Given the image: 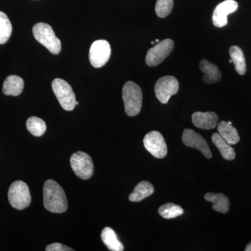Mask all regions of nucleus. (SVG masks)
<instances>
[{
  "mask_svg": "<svg viewBox=\"0 0 251 251\" xmlns=\"http://www.w3.org/2000/svg\"><path fill=\"white\" fill-rule=\"evenodd\" d=\"M44 205L48 211L56 214H61L67 210L68 202L65 192L60 185L54 180H47L44 184Z\"/></svg>",
  "mask_w": 251,
  "mask_h": 251,
  "instance_id": "f257e3e1",
  "label": "nucleus"
},
{
  "mask_svg": "<svg viewBox=\"0 0 251 251\" xmlns=\"http://www.w3.org/2000/svg\"><path fill=\"white\" fill-rule=\"evenodd\" d=\"M122 98L125 103L126 114L129 117L136 116L141 110L143 92L140 86L132 81L124 85Z\"/></svg>",
  "mask_w": 251,
  "mask_h": 251,
  "instance_id": "f03ea898",
  "label": "nucleus"
},
{
  "mask_svg": "<svg viewBox=\"0 0 251 251\" xmlns=\"http://www.w3.org/2000/svg\"><path fill=\"white\" fill-rule=\"evenodd\" d=\"M33 34L38 42L45 46L52 54H57L62 49V44L54 34L53 29L47 23H39L33 27Z\"/></svg>",
  "mask_w": 251,
  "mask_h": 251,
  "instance_id": "7ed1b4c3",
  "label": "nucleus"
},
{
  "mask_svg": "<svg viewBox=\"0 0 251 251\" xmlns=\"http://www.w3.org/2000/svg\"><path fill=\"white\" fill-rule=\"evenodd\" d=\"M8 198L11 205L18 210L27 208L31 201L29 187L22 181H14L10 186Z\"/></svg>",
  "mask_w": 251,
  "mask_h": 251,
  "instance_id": "20e7f679",
  "label": "nucleus"
},
{
  "mask_svg": "<svg viewBox=\"0 0 251 251\" xmlns=\"http://www.w3.org/2000/svg\"><path fill=\"white\" fill-rule=\"evenodd\" d=\"M52 90L59 104L67 111H72L75 107V95L72 87L61 78L54 79L52 82Z\"/></svg>",
  "mask_w": 251,
  "mask_h": 251,
  "instance_id": "39448f33",
  "label": "nucleus"
},
{
  "mask_svg": "<svg viewBox=\"0 0 251 251\" xmlns=\"http://www.w3.org/2000/svg\"><path fill=\"white\" fill-rule=\"evenodd\" d=\"M70 162L73 171L80 179H89L93 175V161L87 153L77 151L71 157Z\"/></svg>",
  "mask_w": 251,
  "mask_h": 251,
  "instance_id": "423d86ee",
  "label": "nucleus"
},
{
  "mask_svg": "<svg viewBox=\"0 0 251 251\" xmlns=\"http://www.w3.org/2000/svg\"><path fill=\"white\" fill-rule=\"evenodd\" d=\"M174 49V41L172 39H164L156 46L149 50L146 55L147 64L149 67H156L164 61Z\"/></svg>",
  "mask_w": 251,
  "mask_h": 251,
  "instance_id": "0eeeda50",
  "label": "nucleus"
},
{
  "mask_svg": "<svg viewBox=\"0 0 251 251\" xmlns=\"http://www.w3.org/2000/svg\"><path fill=\"white\" fill-rule=\"evenodd\" d=\"M179 87V82L176 77L171 75L162 77L155 85L156 98L162 103H168L172 96L177 93Z\"/></svg>",
  "mask_w": 251,
  "mask_h": 251,
  "instance_id": "6e6552de",
  "label": "nucleus"
},
{
  "mask_svg": "<svg viewBox=\"0 0 251 251\" xmlns=\"http://www.w3.org/2000/svg\"><path fill=\"white\" fill-rule=\"evenodd\" d=\"M110 54L111 48L108 41L97 40L91 46L89 58L92 67L100 68L108 62Z\"/></svg>",
  "mask_w": 251,
  "mask_h": 251,
  "instance_id": "1a4fd4ad",
  "label": "nucleus"
},
{
  "mask_svg": "<svg viewBox=\"0 0 251 251\" xmlns=\"http://www.w3.org/2000/svg\"><path fill=\"white\" fill-rule=\"evenodd\" d=\"M143 144L145 149L155 158H164L168 153L164 138L161 133L156 130L150 132L145 135Z\"/></svg>",
  "mask_w": 251,
  "mask_h": 251,
  "instance_id": "9d476101",
  "label": "nucleus"
},
{
  "mask_svg": "<svg viewBox=\"0 0 251 251\" xmlns=\"http://www.w3.org/2000/svg\"><path fill=\"white\" fill-rule=\"evenodd\" d=\"M182 142L186 146L199 150L207 158L212 157L209 145L202 135L191 129H185L182 134Z\"/></svg>",
  "mask_w": 251,
  "mask_h": 251,
  "instance_id": "9b49d317",
  "label": "nucleus"
},
{
  "mask_svg": "<svg viewBox=\"0 0 251 251\" xmlns=\"http://www.w3.org/2000/svg\"><path fill=\"white\" fill-rule=\"evenodd\" d=\"M238 9V3L234 0H226L216 6L213 14L212 21L217 27L227 25V16L235 12Z\"/></svg>",
  "mask_w": 251,
  "mask_h": 251,
  "instance_id": "f8f14e48",
  "label": "nucleus"
},
{
  "mask_svg": "<svg viewBox=\"0 0 251 251\" xmlns=\"http://www.w3.org/2000/svg\"><path fill=\"white\" fill-rule=\"evenodd\" d=\"M192 122L197 128L210 130L217 126L219 116L214 112H196L192 115Z\"/></svg>",
  "mask_w": 251,
  "mask_h": 251,
  "instance_id": "ddd939ff",
  "label": "nucleus"
},
{
  "mask_svg": "<svg viewBox=\"0 0 251 251\" xmlns=\"http://www.w3.org/2000/svg\"><path fill=\"white\" fill-rule=\"evenodd\" d=\"M200 70L204 73L203 80L206 84H214L221 80V73L219 67L206 59H202L200 63Z\"/></svg>",
  "mask_w": 251,
  "mask_h": 251,
  "instance_id": "4468645a",
  "label": "nucleus"
},
{
  "mask_svg": "<svg viewBox=\"0 0 251 251\" xmlns=\"http://www.w3.org/2000/svg\"><path fill=\"white\" fill-rule=\"evenodd\" d=\"M204 199L212 203V209L222 214L228 212L229 201L227 196L223 193H207L204 196Z\"/></svg>",
  "mask_w": 251,
  "mask_h": 251,
  "instance_id": "2eb2a0df",
  "label": "nucleus"
},
{
  "mask_svg": "<svg viewBox=\"0 0 251 251\" xmlns=\"http://www.w3.org/2000/svg\"><path fill=\"white\" fill-rule=\"evenodd\" d=\"M24 81L17 75H9L6 77L3 85V93L6 96L17 97L23 92Z\"/></svg>",
  "mask_w": 251,
  "mask_h": 251,
  "instance_id": "dca6fc26",
  "label": "nucleus"
},
{
  "mask_svg": "<svg viewBox=\"0 0 251 251\" xmlns=\"http://www.w3.org/2000/svg\"><path fill=\"white\" fill-rule=\"evenodd\" d=\"M218 131L221 137L230 145H236L240 140L237 130L232 125L226 121L218 124Z\"/></svg>",
  "mask_w": 251,
  "mask_h": 251,
  "instance_id": "f3484780",
  "label": "nucleus"
},
{
  "mask_svg": "<svg viewBox=\"0 0 251 251\" xmlns=\"http://www.w3.org/2000/svg\"><path fill=\"white\" fill-rule=\"evenodd\" d=\"M211 140L219 150L221 156L224 157V159L232 161L235 158L236 153L234 149L220 135L219 133H214L211 137Z\"/></svg>",
  "mask_w": 251,
  "mask_h": 251,
  "instance_id": "a211bd4d",
  "label": "nucleus"
},
{
  "mask_svg": "<svg viewBox=\"0 0 251 251\" xmlns=\"http://www.w3.org/2000/svg\"><path fill=\"white\" fill-rule=\"evenodd\" d=\"M153 192L154 188L151 183L147 181H141L135 186L134 191L130 195L129 201L130 202H140L152 195Z\"/></svg>",
  "mask_w": 251,
  "mask_h": 251,
  "instance_id": "6ab92c4d",
  "label": "nucleus"
},
{
  "mask_svg": "<svg viewBox=\"0 0 251 251\" xmlns=\"http://www.w3.org/2000/svg\"><path fill=\"white\" fill-rule=\"evenodd\" d=\"M101 239L109 250L111 251H124V247L119 241L115 231L110 227H106L101 232Z\"/></svg>",
  "mask_w": 251,
  "mask_h": 251,
  "instance_id": "aec40b11",
  "label": "nucleus"
},
{
  "mask_svg": "<svg viewBox=\"0 0 251 251\" xmlns=\"http://www.w3.org/2000/svg\"><path fill=\"white\" fill-rule=\"evenodd\" d=\"M229 55L238 74L244 75L247 72V63L242 50L238 46H232L229 49Z\"/></svg>",
  "mask_w": 251,
  "mask_h": 251,
  "instance_id": "412c9836",
  "label": "nucleus"
},
{
  "mask_svg": "<svg viewBox=\"0 0 251 251\" xmlns=\"http://www.w3.org/2000/svg\"><path fill=\"white\" fill-rule=\"evenodd\" d=\"M184 209L174 203H167L158 209V214L165 219H175L184 214Z\"/></svg>",
  "mask_w": 251,
  "mask_h": 251,
  "instance_id": "4be33fe9",
  "label": "nucleus"
},
{
  "mask_svg": "<svg viewBox=\"0 0 251 251\" xmlns=\"http://www.w3.org/2000/svg\"><path fill=\"white\" fill-rule=\"evenodd\" d=\"M27 130L34 136L41 137L45 133L46 125L44 120L36 117H31L26 123Z\"/></svg>",
  "mask_w": 251,
  "mask_h": 251,
  "instance_id": "5701e85b",
  "label": "nucleus"
},
{
  "mask_svg": "<svg viewBox=\"0 0 251 251\" xmlns=\"http://www.w3.org/2000/svg\"><path fill=\"white\" fill-rule=\"evenodd\" d=\"M12 33V25L9 18L4 13L0 11V44L9 41Z\"/></svg>",
  "mask_w": 251,
  "mask_h": 251,
  "instance_id": "b1692460",
  "label": "nucleus"
},
{
  "mask_svg": "<svg viewBox=\"0 0 251 251\" xmlns=\"http://www.w3.org/2000/svg\"><path fill=\"white\" fill-rule=\"evenodd\" d=\"M174 5V0H157L155 11L159 18H166L171 14Z\"/></svg>",
  "mask_w": 251,
  "mask_h": 251,
  "instance_id": "393cba45",
  "label": "nucleus"
},
{
  "mask_svg": "<svg viewBox=\"0 0 251 251\" xmlns=\"http://www.w3.org/2000/svg\"><path fill=\"white\" fill-rule=\"evenodd\" d=\"M46 251H74L72 248L68 247L67 246L63 245L59 243H53L50 244L46 249Z\"/></svg>",
  "mask_w": 251,
  "mask_h": 251,
  "instance_id": "a878e982",
  "label": "nucleus"
},
{
  "mask_svg": "<svg viewBox=\"0 0 251 251\" xmlns=\"http://www.w3.org/2000/svg\"><path fill=\"white\" fill-rule=\"evenodd\" d=\"M246 251H251V242L249 243V244L247 246L245 249Z\"/></svg>",
  "mask_w": 251,
  "mask_h": 251,
  "instance_id": "bb28decb",
  "label": "nucleus"
},
{
  "mask_svg": "<svg viewBox=\"0 0 251 251\" xmlns=\"http://www.w3.org/2000/svg\"><path fill=\"white\" fill-rule=\"evenodd\" d=\"M159 42V40H158V39H156V40H155V43H158Z\"/></svg>",
  "mask_w": 251,
  "mask_h": 251,
  "instance_id": "cd10ccee",
  "label": "nucleus"
},
{
  "mask_svg": "<svg viewBox=\"0 0 251 251\" xmlns=\"http://www.w3.org/2000/svg\"><path fill=\"white\" fill-rule=\"evenodd\" d=\"M79 103H78V101H76L75 102V105H78Z\"/></svg>",
  "mask_w": 251,
  "mask_h": 251,
  "instance_id": "c85d7f7f",
  "label": "nucleus"
},
{
  "mask_svg": "<svg viewBox=\"0 0 251 251\" xmlns=\"http://www.w3.org/2000/svg\"><path fill=\"white\" fill-rule=\"evenodd\" d=\"M229 62L230 63H232V59H229Z\"/></svg>",
  "mask_w": 251,
  "mask_h": 251,
  "instance_id": "c756f323",
  "label": "nucleus"
}]
</instances>
